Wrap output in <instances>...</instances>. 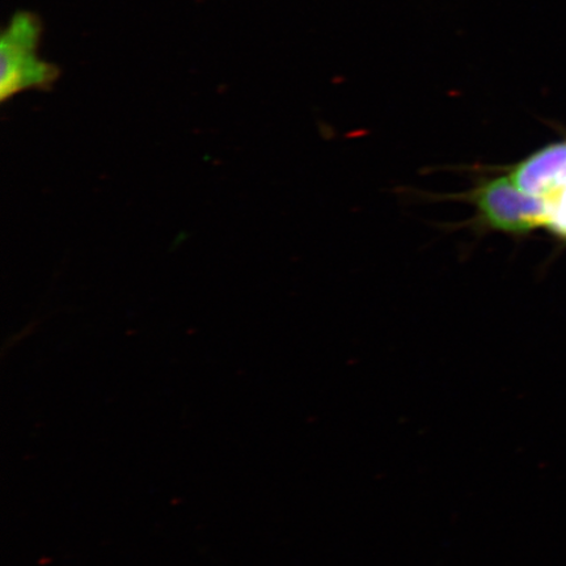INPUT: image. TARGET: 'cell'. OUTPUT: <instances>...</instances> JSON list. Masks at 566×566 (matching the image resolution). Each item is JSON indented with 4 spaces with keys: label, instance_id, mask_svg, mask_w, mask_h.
<instances>
[{
    "label": "cell",
    "instance_id": "5b68a950",
    "mask_svg": "<svg viewBox=\"0 0 566 566\" xmlns=\"http://www.w3.org/2000/svg\"><path fill=\"white\" fill-rule=\"evenodd\" d=\"M562 187H566V168H565L564 175L562 177L560 187H558V188H562ZM552 195H554V193H552Z\"/></svg>",
    "mask_w": 566,
    "mask_h": 566
},
{
    "label": "cell",
    "instance_id": "7a4b0ae2",
    "mask_svg": "<svg viewBox=\"0 0 566 566\" xmlns=\"http://www.w3.org/2000/svg\"><path fill=\"white\" fill-rule=\"evenodd\" d=\"M476 210V223L486 231L525 237L544 228L546 202L516 187L507 175L479 177L464 196Z\"/></svg>",
    "mask_w": 566,
    "mask_h": 566
},
{
    "label": "cell",
    "instance_id": "6da1fadb",
    "mask_svg": "<svg viewBox=\"0 0 566 566\" xmlns=\"http://www.w3.org/2000/svg\"><path fill=\"white\" fill-rule=\"evenodd\" d=\"M41 34V20L27 11L17 12L3 31L0 39L2 102L28 90H49L59 80L60 69L39 56Z\"/></svg>",
    "mask_w": 566,
    "mask_h": 566
},
{
    "label": "cell",
    "instance_id": "3957f363",
    "mask_svg": "<svg viewBox=\"0 0 566 566\" xmlns=\"http://www.w3.org/2000/svg\"><path fill=\"white\" fill-rule=\"evenodd\" d=\"M566 168V139L555 142L506 168V175L523 192L546 200L562 184Z\"/></svg>",
    "mask_w": 566,
    "mask_h": 566
},
{
    "label": "cell",
    "instance_id": "277c9868",
    "mask_svg": "<svg viewBox=\"0 0 566 566\" xmlns=\"http://www.w3.org/2000/svg\"><path fill=\"white\" fill-rule=\"evenodd\" d=\"M544 202H546L544 228L558 240L566 242V187L558 188Z\"/></svg>",
    "mask_w": 566,
    "mask_h": 566
}]
</instances>
